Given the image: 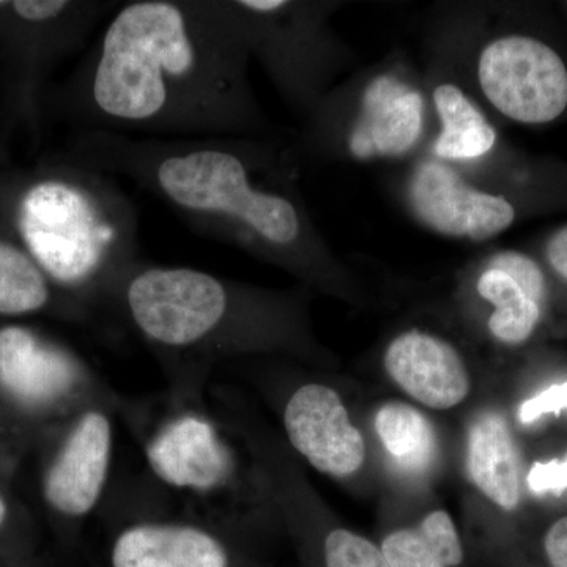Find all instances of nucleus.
<instances>
[{
    "label": "nucleus",
    "mask_w": 567,
    "mask_h": 567,
    "mask_svg": "<svg viewBox=\"0 0 567 567\" xmlns=\"http://www.w3.org/2000/svg\"><path fill=\"white\" fill-rule=\"evenodd\" d=\"M249 61L223 0H133L107 18L63 87L62 107L82 132L257 137L267 117Z\"/></svg>",
    "instance_id": "1"
},
{
    "label": "nucleus",
    "mask_w": 567,
    "mask_h": 567,
    "mask_svg": "<svg viewBox=\"0 0 567 567\" xmlns=\"http://www.w3.org/2000/svg\"><path fill=\"white\" fill-rule=\"evenodd\" d=\"M69 158L125 177L152 193L197 233L244 249L315 284L336 259L295 185L293 167L257 137L130 136L81 132Z\"/></svg>",
    "instance_id": "2"
},
{
    "label": "nucleus",
    "mask_w": 567,
    "mask_h": 567,
    "mask_svg": "<svg viewBox=\"0 0 567 567\" xmlns=\"http://www.w3.org/2000/svg\"><path fill=\"white\" fill-rule=\"evenodd\" d=\"M112 308L158 358L173 388L205 390L235 354L298 349L303 322L292 300L189 267L137 262Z\"/></svg>",
    "instance_id": "3"
},
{
    "label": "nucleus",
    "mask_w": 567,
    "mask_h": 567,
    "mask_svg": "<svg viewBox=\"0 0 567 567\" xmlns=\"http://www.w3.org/2000/svg\"><path fill=\"white\" fill-rule=\"evenodd\" d=\"M0 213L52 286L91 312L114 303L140 262L132 200L111 175L73 159L0 181Z\"/></svg>",
    "instance_id": "4"
},
{
    "label": "nucleus",
    "mask_w": 567,
    "mask_h": 567,
    "mask_svg": "<svg viewBox=\"0 0 567 567\" xmlns=\"http://www.w3.org/2000/svg\"><path fill=\"white\" fill-rule=\"evenodd\" d=\"M205 390L171 388L159 399L126 401V420L147 465L151 484L183 507L182 516L235 532L234 499L241 464L229 425L215 416Z\"/></svg>",
    "instance_id": "5"
},
{
    "label": "nucleus",
    "mask_w": 567,
    "mask_h": 567,
    "mask_svg": "<svg viewBox=\"0 0 567 567\" xmlns=\"http://www.w3.org/2000/svg\"><path fill=\"white\" fill-rule=\"evenodd\" d=\"M429 95L406 70H377L331 91L308 118L309 148L353 162L412 158L434 134Z\"/></svg>",
    "instance_id": "6"
},
{
    "label": "nucleus",
    "mask_w": 567,
    "mask_h": 567,
    "mask_svg": "<svg viewBox=\"0 0 567 567\" xmlns=\"http://www.w3.org/2000/svg\"><path fill=\"white\" fill-rule=\"evenodd\" d=\"M249 58L257 59L292 110L315 114L344 63L330 28L333 3L295 0H223Z\"/></svg>",
    "instance_id": "7"
},
{
    "label": "nucleus",
    "mask_w": 567,
    "mask_h": 567,
    "mask_svg": "<svg viewBox=\"0 0 567 567\" xmlns=\"http://www.w3.org/2000/svg\"><path fill=\"white\" fill-rule=\"evenodd\" d=\"M0 395L24 420L58 429L115 393L76 350L24 327H0Z\"/></svg>",
    "instance_id": "8"
},
{
    "label": "nucleus",
    "mask_w": 567,
    "mask_h": 567,
    "mask_svg": "<svg viewBox=\"0 0 567 567\" xmlns=\"http://www.w3.org/2000/svg\"><path fill=\"white\" fill-rule=\"evenodd\" d=\"M477 92L503 117L544 125L567 107V66L550 44L525 33L484 41L475 55Z\"/></svg>",
    "instance_id": "9"
},
{
    "label": "nucleus",
    "mask_w": 567,
    "mask_h": 567,
    "mask_svg": "<svg viewBox=\"0 0 567 567\" xmlns=\"http://www.w3.org/2000/svg\"><path fill=\"white\" fill-rule=\"evenodd\" d=\"M117 402H96L55 429L58 440L41 477L44 503L69 528H80L102 505L114 464Z\"/></svg>",
    "instance_id": "10"
},
{
    "label": "nucleus",
    "mask_w": 567,
    "mask_h": 567,
    "mask_svg": "<svg viewBox=\"0 0 567 567\" xmlns=\"http://www.w3.org/2000/svg\"><path fill=\"white\" fill-rule=\"evenodd\" d=\"M402 197L417 224L451 240L484 244L506 233L517 218L506 196L429 155L416 158L405 174Z\"/></svg>",
    "instance_id": "11"
},
{
    "label": "nucleus",
    "mask_w": 567,
    "mask_h": 567,
    "mask_svg": "<svg viewBox=\"0 0 567 567\" xmlns=\"http://www.w3.org/2000/svg\"><path fill=\"white\" fill-rule=\"evenodd\" d=\"M106 567H252V563L235 532L151 509L123 518L114 528Z\"/></svg>",
    "instance_id": "12"
},
{
    "label": "nucleus",
    "mask_w": 567,
    "mask_h": 567,
    "mask_svg": "<svg viewBox=\"0 0 567 567\" xmlns=\"http://www.w3.org/2000/svg\"><path fill=\"white\" fill-rule=\"evenodd\" d=\"M282 425L293 450L317 472L347 477L365 457L363 435L334 388L306 382L287 395Z\"/></svg>",
    "instance_id": "13"
},
{
    "label": "nucleus",
    "mask_w": 567,
    "mask_h": 567,
    "mask_svg": "<svg viewBox=\"0 0 567 567\" xmlns=\"http://www.w3.org/2000/svg\"><path fill=\"white\" fill-rule=\"evenodd\" d=\"M383 365L395 385L429 409H454L468 398L472 388L457 347L421 328L395 336L386 347Z\"/></svg>",
    "instance_id": "14"
},
{
    "label": "nucleus",
    "mask_w": 567,
    "mask_h": 567,
    "mask_svg": "<svg viewBox=\"0 0 567 567\" xmlns=\"http://www.w3.org/2000/svg\"><path fill=\"white\" fill-rule=\"evenodd\" d=\"M439 130L425 155L466 171L494 152L498 133L486 112L454 81H439L429 93Z\"/></svg>",
    "instance_id": "15"
},
{
    "label": "nucleus",
    "mask_w": 567,
    "mask_h": 567,
    "mask_svg": "<svg viewBox=\"0 0 567 567\" xmlns=\"http://www.w3.org/2000/svg\"><path fill=\"white\" fill-rule=\"evenodd\" d=\"M466 468L477 491L496 506L514 511L520 505V454L502 413L488 410L470 424Z\"/></svg>",
    "instance_id": "16"
},
{
    "label": "nucleus",
    "mask_w": 567,
    "mask_h": 567,
    "mask_svg": "<svg viewBox=\"0 0 567 567\" xmlns=\"http://www.w3.org/2000/svg\"><path fill=\"white\" fill-rule=\"evenodd\" d=\"M52 308L80 322L92 317L84 306L59 292L20 246L0 237V316L37 315Z\"/></svg>",
    "instance_id": "17"
},
{
    "label": "nucleus",
    "mask_w": 567,
    "mask_h": 567,
    "mask_svg": "<svg viewBox=\"0 0 567 567\" xmlns=\"http://www.w3.org/2000/svg\"><path fill=\"white\" fill-rule=\"evenodd\" d=\"M475 292L492 308L487 330L499 344L520 346L535 333L543 317V305L513 276L492 262L491 257L477 268Z\"/></svg>",
    "instance_id": "18"
},
{
    "label": "nucleus",
    "mask_w": 567,
    "mask_h": 567,
    "mask_svg": "<svg viewBox=\"0 0 567 567\" xmlns=\"http://www.w3.org/2000/svg\"><path fill=\"white\" fill-rule=\"evenodd\" d=\"M375 431L399 472L423 475L436 457V434L431 420L405 402H388L375 415Z\"/></svg>",
    "instance_id": "19"
},
{
    "label": "nucleus",
    "mask_w": 567,
    "mask_h": 567,
    "mask_svg": "<svg viewBox=\"0 0 567 567\" xmlns=\"http://www.w3.org/2000/svg\"><path fill=\"white\" fill-rule=\"evenodd\" d=\"M306 551L312 567H391L380 546L341 527L327 529Z\"/></svg>",
    "instance_id": "20"
},
{
    "label": "nucleus",
    "mask_w": 567,
    "mask_h": 567,
    "mask_svg": "<svg viewBox=\"0 0 567 567\" xmlns=\"http://www.w3.org/2000/svg\"><path fill=\"white\" fill-rule=\"evenodd\" d=\"M415 528L445 567L465 566L466 550L464 543H462V537L458 535L453 517L446 511L439 509L427 514Z\"/></svg>",
    "instance_id": "21"
},
{
    "label": "nucleus",
    "mask_w": 567,
    "mask_h": 567,
    "mask_svg": "<svg viewBox=\"0 0 567 567\" xmlns=\"http://www.w3.org/2000/svg\"><path fill=\"white\" fill-rule=\"evenodd\" d=\"M391 567H445L424 543L416 528H398L380 543Z\"/></svg>",
    "instance_id": "22"
},
{
    "label": "nucleus",
    "mask_w": 567,
    "mask_h": 567,
    "mask_svg": "<svg viewBox=\"0 0 567 567\" xmlns=\"http://www.w3.org/2000/svg\"><path fill=\"white\" fill-rule=\"evenodd\" d=\"M492 262L507 271L537 303L544 305L547 293L546 276L543 268L527 254L520 251H499L492 254Z\"/></svg>",
    "instance_id": "23"
},
{
    "label": "nucleus",
    "mask_w": 567,
    "mask_h": 567,
    "mask_svg": "<svg viewBox=\"0 0 567 567\" xmlns=\"http://www.w3.org/2000/svg\"><path fill=\"white\" fill-rule=\"evenodd\" d=\"M527 484L533 494L561 495L567 491V456L558 461L536 462L527 476Z\"/></svg>",
    "instance_id": "24"
},
{
    "label": "nucleus",
    "mask_w": 567,
    "mask_h": 567,
    "mask_svg": "<svg viewBox=\"0 0 567 567\" xmlns=\"http://www.w3.org/2000/svg\"><path fill=\"white\" fill-rule=\"evenodd\" d=\"M567 410V382L551 385L543 393L528 399L518 409V420L522 424H532L540 416L550 415V413H561Z\"/></svg>",
    "instance_id": "25"
},
{
    "label": "nucleus",
    "mask_w": 567,
    "mask_h": 567,
    "mask_svg": "<svg viewBox=\"0 0 567 567\" xmlns=\"http://www.w3.org/2000/svg\"><path fill=\"white\" fill-rule=\"evenodd\" d=\"M546 567H567V516L550 525L540 543Z\"/></svg>",
    "instance_id": "26"
},
{
    "label": "nucleus",
    "mask_w": 567,
    "mask_h": 567,
    "mask_svg": "<svg viewBox=\"0 0 567 567\" xmlns=\"http://www.w3.org/2000/svg\"><path fill=\"white\" fill-rule=\"evenodd\" d=\"M544 252H546V259L551 270H554L563 281L567 282V226L555 230V233L548 237L547 244L544 246Z\"/></svg>",
    "instance_id": "27"
},
{
    "label": "nucleus",
    "mask_w": 567,
    "mask_h": 567,
    "mask_svg": "<svg viewBox=\"0 0 567 567\" xmlns=\"http://www.w3.org/2000/svg\"><path fill=\"white\" fill-rule=\"evenodd\" d=\"M9 518H10L9 502H7L6 496H3L2 492H0V529L6 527L7 522H9Z\"/></svg>",
    "instance_id": "28"
}]
</instances>
